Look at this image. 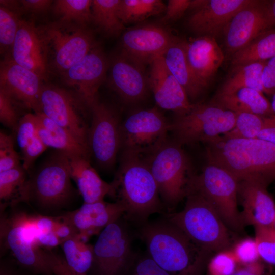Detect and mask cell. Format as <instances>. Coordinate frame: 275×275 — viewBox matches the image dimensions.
I'll list each match as a JSON object with an SVG mask.
<instances>
[{
    "mask_svg": "<svg viewBox=\"0 0 275 275\" xmlns=\"http://www.w3.org/2000/svg\"><path fill=\"white\" fill-rule=\"evenodd\" d=\"M138 235L149 256L171 275H201L210 254L166 218L148 221Z\"/></svg>",
    "mask_w": 275,
    "mask_h": 275,
    "instance_id": "1",
    "label": "cell"
},
{
    "mask_svg": "<svg viewBox=\"0 0 275 275\" xmlns=\"http://www.w3.org/2000/svg\"><path fill=\"white\" fill-rule=\"evenodd\" d=\"M111 197L125 209L126 221L140 226L148 222L150 215L164 211L158 188L144 159L122 154L114 180Z\"/></svg>",
    "mask_w": 275,
    "mask_h": 275,
    "instance_id": "2",
    "label": "cell"
},
{
    "mask_svg": "<svg viewBox=\"0 0 275 275\" xmlns=\"http://www.w3.org/2000/svg\"><path fill=\"white\" fill-rule=\"evenodd\" d=\"M207 162L221 167L238 181L257 178L270 184L275 179V145L256 139H227L206 143Z\"/></svg>",
    "mask_w": 275,
    "mask_h": 275,
    "instance_id": "3",
    "label": "cell"
},
{
    "mask_svg": "<svg viewBox=\"0 0 275 275\" xmlns=\"http://www.w3.org/2000/svg\"><path fill=\"white\" fill-rule=\"evenodd\" d=\"M183 209L166 214V219L191 240L211 253L227 250L231 243L229 228L210 202L200 193L190 189Z\"/></svg>",
    "mask_w": 275,
    "mask_h": 275,
    "instance_id": "4",
    "label": "cell"
},
{
    "mask_svg": "<svg viewBox=\"0 0 275 275\" xmlns=\"http://www.w3.org/2000/svg\"><path fill=\"white\" fill-rule=\"evenodd\" d=\"M71 179L68 156L57 151L28 178L23 202L42 215L60 211L72 198Z\"/></svg>",
    "mask_w": 275,
    "mask_h": 275,
    "instance_id": "5",
    "label": "cell"
},
{
    "mask_svg": "<svg viewBox=\"0 0 275 275\" xmlns=\"http://www.w3.org/2000/svg\"><path fill=\"white\" fill-rule=\"evenodd\" d=\"M181 146L168 139L155 151L143 158L156 181L168 213L186 197L194 176L189 159Z\"/></svg>",
    "mask_w": 275,
    "mask_h": 275,
    "instance_id": "6",
    "label": "cell"
},
{
    "mask_svg": "<svg viewBox=\"0 0 275 275\" xmlns=\"http://www.w3.org/2000/svg\"><path fill=\"white\" fill-rule=\"evenodd\" d=\"M49 69L61 75L81 60L96 45L88 26L60 20L38 27Z\"/></svg>",
    "mask_w": 275,
    "mask_h": 275,
    "instance_id": "7",
    "label": "cell"
},
{
    "mask_svg": "<svg viewBox=\"0 0 275 275\" xmlns=\"http://www.w3.org/2000/svg\"><path fill=\"white\" fill-rule=\"evenodd\" d=\"M239 181L228 171L207 162L194 175L189 189L202 194L213 206L228 228L243 231L244 223L238 209Z\"/></svg>",
    "mask_w": 275,
    "mask_h": 275,
    "instance_id": "8",
    "label": "cell"
},
{
    "mask_svg": "<svg viewBox=\"0 0 275 275\" xmlns=\"http://www.w3.org/2000/svg\"><path fill=\"white\" fill-rule=\"evenodd\" d=\"M237 113L219 106L193 104L187 112L177 114L170 130L180 145L207 143L233 128Z\"/></svg>",
    "mask_w": 275,
    "mask_h": 275,
    "instance_id": "9",
    "label": "cell"
},
{
    "mask_svg": "<svg viewBox=\"0 0 275 275\" xmlns=\"http://www.w3.org/2000/svg\"><path fill=\"white\" fill-rule=\"evenodd\" d=\"M1 254L9 250L15 260L36 275H53L46 250L37 244L34 229L22 212L9 216L1 210Z\"/></svg>",
    "mask_w": 275,
    "mask_h": 275,
    "instance_id": "10",
    "label": "cell"
},
{
    "mask_svg": "<svg viewBox=\"0 0 275 275\" xmlns=\"http://www.w3.org/2000/svg\"><path fill=\"white\" fill-rule=\"evenodd\" d=\"M123 217L106 227L93 245V260L89 275H126L137 253Z\"/></svg>",
    "mask_w": 275,
    "mask_h": 275,
    "instance_id": "11",
    "label": "cell"
},
{
    "mask_svg": "<svg viewBox=\"0 0 275 275\" xmlns=\"http://www.w3.org/2000/svg\"><path fill=\"white\" fill-rule=\"evenodd\" d=\"M170 129L171 124L156 108L134 112L121 123L122 154L146 157L168 140Z\"/></svg>",
    "mask_w": 275,
    "mask_h": 275,
    "instance_id": "12",
    "label": "cell"
},
{
    "mask_svg": "<svg viewBox=\"0 0 275 275\" xmlns=\"http://www.w3.org/2000/svg\"><path fill=\"white\" fill-rule=\"evenodd\" d=\"M88 109L90 111L72 91L44 84L36 113L43 114L65 128L89 149L88 141L89 125L86 120Z\"/></svg>",
    "mask_w": 275,
    "mask_h": 275,
    "instance_id": "13",
    "label": "cell"
},
{
    "mask_svg": "<svg viewBox=\"0 0 275 275\" xmlns=\"http://www.w3.org/2000/svg\"><path fill=\"white\" fill-rule=\"evenodd\" d=\"M90 111L88 141L91 155L101 168L108 169L115 164L121 149V123L116 112L98 99Z\"/></svg>",
    "mask_w": 275,
    "mask_h": 275,
    "instance_id": "14",
    "label": "cell"
},
{
    "mask_svg": "<svg viewBox=\"0 0 275 275\" xmlns=\"http://www.w3.org/2000/svg\"><path fill=\"white\" fill-rule=\"evenodd\" d=\"M253 0H194L189 9L192 12L186 24L198 36L216 39L223 33L233 16Z\"/></svg>",
    "mask_w": 275,
    "mask_h": 275,
    "instance_id": "15",
    "label": "cell"
},
{
    "mask_svg": "<svg viewBox=\"0 0 275 275\" xmlns=\"http://www.w3.org/2000/svg\"><path fill=\"white\" fill-rule=\"evenodd\" d=\"M107 68L106 57L96 44L81 60L61 75L66 85L90 109L97 99L98 90L104 80Z\"/></svg>",
    "mask_w": 275,
    "mask_h": 275,
    "instance_id": "16",
    "label": "cell"
},
{
    "mask_svg": "<svg viewBox=\"0 0 275 275\" xmlns=\"http://www.w3.org/2000/svg\"><path fill=\"white\" fill-rule=\"evenodd\" d=\"M272 27L266 1L253 0L233 16L224 31L227 52L233 55Z\"/></svg>",
    "mask_w": 275,
    "mask_h": 275,
    "instance_id": "17",
    "label": "cell"
},
{
    "mask_svg": "<svg viewBox=\"0 0 275 275\" xmlns=\"http://www.w3.org/2000/svg\"><path fill=\"white\" fill-rule=\"evenodd\" d=\"M175 39L161 26L138 25L123 33L122 52L146 65L155 57L162 56Z\"/></svg>",
    "mask_w": 275,
    "mask_h": 275,
    "instance_id": "18",
    "label": "cell"
},
{
    "mask_svg": "<svg viewBox=\"0 0 275 275\" xmlns=\"http://www.w3.org/2000/svg\"><path fill=\"white\" fill-rule=\"evenodd\" d=\"M124 206L119 202L99 201L84 203L79 208L60 215L61 219L69 225L83 240L99 235L108 225L123 216Z\"/></svg>",
    "mask_w": 275,
    "mask_h": 275,
    "instance_id": "19",
    "label": "cell"
},
{
    "mask_svg": "<svg viewBox=\"0 0 275 275\" xmlns=\"http://www.w3.org/2000/svg\"><path fill=\"white\" fill-rule=\"evenodd\" d=\"M42 81L38 75L17 64L10 56L1 62L0 89L35 113L38 110Z\"/></svg>",
    "mask_w": 275,
    "mask_h": 275,
    "instance_id": "20",
    "label": "cell"
},
{
    "mask_svg": "<svg viewBox=\"0 0 275 275\" xmlns=\"http://www.w3.org/2000/svg\"><path fill=\"white\" fill-rule=\"evenodd\" d=\"M269 184L257 178L239 181L238 196L242 205L241 214L244 225L273 227L275 202L267 190Z\"/></svg>",
    "mask_w": 275,
    "mask_h": 275,
    "instance_id": "21",
    "label": "cell"
},
{
    "mask_svg": "<svg viewBox=\"0 0 275 275\" xmlns=\"http://www.w3.org/2000/svg\"><path fill=\"white\" fill-rule=\"evenodd\" d=\"M10 56L43 80L46 79L50 70L47 52L38 27L33 22L21 19Z\"/></svg>",
    "mask_w": 275,
    "mask_h": 275,
    "instance_id": "22",
    "label": "cell"
},
{
    "mask_svg": "<svg viewBox=\"0 0 275 275\" xmlns=\"http://www.w3.org/2000/svg\"><path fill=\"white\" fill-rule=\"evenodd\" d=\"M149 88L157 105L161 108L174 111L177 114L189 110L191 103L187 94L167 68L162 56L153 59L149 64Z\"/></svg>",
    "mask_w": 275,
    "mask_h": 275,
    "instance_id": "23",
    "label": "cell"
},
{
    "mask_svg": "<svg viewBox=\"0 0 275 275\" xmlns=\"http://www.w3.org/2000/svg\"><path fill=\"white\" fill-rule=\"evenodd\" d=\"M145 66L122 52L113 60L111 84L124 101L137 102L146 97L149 86Z\"/></svg>",
    "mask_w": 275,
    "mask_h": 275,
    "instance_id": "24",
    "label": "cell"
},
{
    "mask_svg": "<svg viewBox=\"0 0 275 275\" xmlns=\"http://www.w3.org/2000/svg\"><path fill=\"white\" fill-rule=\"evenodd\" d=\"M187 59L195 77L205 89L224 60L216 39L198 36L185 41Z\"/></svg>",
    "mask_w": 275,
    "mask_h": 275,
    "instance_id": "25",
    "label": "cell"
},
{
    "mask_svg": "<svg viewBox=\"0 0 275 275\" xmlns=\"http://www.w3.org/2000/svg\"><path fill=\"white\" fill-rule=\"evenodd\" d=\"M68 158L71 179L76 183L84 203L104 200L106 196H111V183L101 179L90 164L89 159L79 156H68Z\"/></svg>",
    "mask_w": 275,
    "mask_h": 275,
    "instance_id": "26",
    "label": "cell"
},
{
    "mask_svg": "<svg viewBox=\"0 0 275 275\" xmlns=\"http://www.w3.org/2000/svg\"><path fill=\"white\" fill-rule=\"evenodd\" d=\"M164 63L185 90L189 100H195L205 90L198 81L188 64L185 41L175 39L162 56Z\"/></svg>",
    "mask_w": 275,
    "mask_h": 275,
    "instance_id": "27",
    "label": "cell"
},
{
    "mask_svg": "<svg viewBox=\"0 0 275 275\" xmlns=\"http://www.w3.org/2000/svg\"><path fill=\"white\" fill-rule=\"evenodd\" d=\"M38 118L37 134L45 146L62 152L68 156L89 159L90 150L69 131L41 113H35Z\"/></svg>",
    "mask_w": 275,
    "mask_h": 275,
    "instance_id": "28",
    "label": "cell"
},
{
    "mask_svg": "<svg viewBox=\"0 0 275 275\" xmlns=\"http://www.w3.org/2000/svg\"><path fill=\"white\" fill-rule=\"evenodd\" d=\"M211 103L236 113L261 116L275 115L270 102L263 93L251 88H241L228 94H216Z\"/></svg>",
    "mask_w": 275,
    "mask_h": 275,
    "instance_id": "29",
    "label": "cell"
},
{
    "mask_svg": "<svg viewBox=\"0 0 275 275\" xmlns=\"http://www.w3.org/2000/svg\"><path fill=\"white\" fill-rule=\"evenodd\" d=\"M266 61H258L233 66L217 94H230L243 88L253 89L264 93L262 77Z\"/></svg>",
    "mask_w": 275,
    "mask_h": 275,
    "instance_id": "30",
    "label": "cell"
},
{
    "mask_svg": "<svg viewBox=\"0 0 275 275\" xmlns=\"http://www.w3.org/2000/svg\"><path fill=\"white\" fill-rule=\"evenodd\" d=\"M60 246L69 270L75 275H89L93 260V245L74 235L63 240Z\"/></svg>",
    "mask_w": 275,
    "mask_h": 275,
    "instance_id": "31",
    "label": "cell"
},
{
    "mask_svg": "<svg viewBox=\"0 0 275 275\" xmlns=\"http://www.w3.org/2000/svg\"><path fill=\"white\" fill-rule=\"evenodd\" d=\"M275 57V30L269 29L232 56V66L267 61Z\"/></svg>",
    "mask_w": 275,
    "mask_h": 275,
    "instance_id": "32",
    "label": "cell"
},
{
    "mask_svg": "<svg viewBox=\"0 0 275 275\" xmlns=\"http://www.w3.org/2000/svg\"><path fill=\"white\" fill-rule=\"evenodd\" d=\"M120 0H93L92 5V23L105 35H119L125 29L118 14Z\"/></svg>",
    "mask_w": 275,
    "mask_h": 275,
    "instance_id": "33",
    "label": "cell"
},
{
    "mask_svg": "<svg viewBox=\"0 0 275 275\" xmlns=\"http://www.w3.org/2000/svg\"><path fill=\"white\" fill-rule=\"evenodd\" d=\"M29 178L22 166L0 172L1 207L23 202Z\"/></svg>",
    "mask_w": 275,
    "mask_h": 275,
    "instance_id": "34",
    "label": "cell"
},
{
    "mask_svg": "<svg viewBox=\"0 0 275 275\" xmlns=\"http://www.w3.org/2000/svg\"><path fill=\"white\" fill-rule=\"evenodd\" d=\"M166 6L160 0H120L118 14L123 24L139 22L159 14Z\"/></svg>",
    "mask_w": 275,
    "mask_h": 275,
    "instance_id": "35",
    "label": "cell"
},
{
    "mask_svg": "<svg viewBox=\"0 0 275 275\" xmlns=\"http://www.w3.org/2000/svg\"><path fill=\"white\" fill-rule=\"evenodd\" d=\"M91 0H57L53 10L59 20L88 26L92 23Z\"/></svg>",
    "mask_w": 275,
    "mask_h": 275,
    "instance_id": "36",
    "label": "cell"
},
{
    "mask_svg": "<svg viewBox=\"0 0 275 275\" xmlns=\"http://www.w3.org/2000/svg\"><path fill=\"white\" fill-rule=\"evenodd\" d=\"M263 117L251 113H237L234 127L222 136L227 139L257 138L263 127Z\"/></svg>",
    "mask_w": 275,
    "mask_h": 275,
    "instance_id": "37",
    "label": "cell"
},
{
    "mask_svg": "<svg viewBox=\"0 0 275 275\" xmlns=\"http://www.w3.org/2000/svg\"><path fill=\"white\" fill-rule=\"evenodd\" d=\"M19 15L3 6H0V47L2 53L11 52L19 27Z\"/></svg>",
    "mask_w": 275,
    "mask_h": 275,
    "instance_id": "38",
    "label": "cell"
},
{
    "mask_svg": "<svg viewBox=\"0 0 275 275\" xmlns=\"http://www.w3.org/2000/svg\"><path fill=\"white\" fill-rule=\"evenodd\" d=\"M254 227L260 258L268 264L275 265V229L267 226Z\"/></svg>",
    "mask_w": 275,
    "mask_h": 275,
    "instance_id": "39",
    "label": "cell"
},
{
    "mask_svg": "<svg viewBox=\"0 0 275 275\" xmlns=\"http://www.w3.org/2000/svg\"><path fill=\"white\" fill-rule=\"evenodd\" d=\"M238 264L232 250L221 251L208 262L209 275H233Z\"/></svg>",
    "mask_w": 275,
    "mask_h": 275,
    "instance_id": "40",
    "label": "cell"
},
{
    "mask_svg": "<svg viewBox=\"0 0 275 275\" xmlns=\"http://www.w3.org/2000/svg\"><path fill=\"white\" fill-rule=\"evenodd\" d=\"M15 99L0 89V121L6 127L16 131L19 120L17 110L19 104Z\"/></svg>",
    "mask_w": 275,
    "mask_h": 275,
    "instance_id": "41",
    "label": "cell"
},
{
    "mask_svg": "<svg viewBox=\"0 0 275 275\" xmlns=\"http://www.w3.org/2000/svg\"><path fill=\"white\" fill-rule=\"evenodd\" d=\"M20 158L15 151L11 135L0 132V172L20 166Z\"/></svg>",
    "mask_w": 275,
    "mask_h": 275,
    "instance_id": "42",
    "label": "cell"
},
{
    "mask_svg": "<svg viewBox=\"0 0 275 275\" xmlns=\"http://www.w3.org/2000/svg\"><path fill=\"white\" fill-rule=\"evenodd\" d=\"M38 118L35 114L23 115L16 129L17 142L22 150L37 135Z\"/></svg>",
    "mask_w": 275,
    "mask_h": 275,
    "instance_id": "43",
    "label": "cell"
},
{
    "mask_svg": "<svg viewBox=\"0 0 275 275\" xmlns=\"http://www.w3.org/2000/svg\"><path fill=\"white\" fill-rule=\"evenodd\" d=\"M238 264L244 265L260 259L255 238H246L239 241L231 250Z\"/></svg>",
    "mask_w": 275,
    "mask_h": 275,
    "instance_id": "44",
    "label": "cell"
},
{
    "mask_svg": "<svg viewBox=\"0 0 275 275\" xmlns=\"http://www.w3.org/2000/svg\"><path fill=\"white\" fill-rule=\"evenodd\" d=\"M132 268L138 275H171L147 253H137Z\"/></svg>",
    "mask_w": 275,
    "mask_h": 275,
    "instance_id": "45",
    "label": "cell"
},
{
    "mask_svg": "<svg viewBox=\"0 0 275 275\" xmlns=\"http://www.w3.org/2000/svg\"><path fill=\"white\" fill-rule=\"evenodd\" d=\"M38 134L23 149L22 160L23 168L27 171L36 159L47 149Z\"/></svg>",
    "mask_w": 275,
    "mask_h": 275,
    "instance_id": "46",
    "label": "cell"
},
{
    "mask_svg": "<svg viewBox=\"0 0 275 275\" xmlns=\"http://www.w3.org/2000/svg\"><path fill=\"white\" fill-rule=\"evenodd\" d=\"M189 0H169L166 7L165 14L161 22L167 24L180 18L186 11L189 9Z\"/></svg>",
    "mask_w": 275,
    "mask_h": 275,
    "instance_id": "47",
    "label": "cell"
},
{
    "mask_svg": "<svg viewBox=\"0 0 275 275\" xmlns=\"http://www.w3.org/2000/svg\"><path fill=\"white\" fill-rule=\"evenodd\" d=\"M262 78L264 93L272 95L275 93V57L266 61Z\"/></svg>",
    "mask_w": 275,
    "mask_h": 275,
    "instance_id": "48",
    "label": "cell"
},
{
    "mask_svg": "<svg viewBox=\"0 0 275 275\" xmlns=\"http://www.w3.org/2000/svg\"><path fill=\"white\" fill-rule=\"evenodd\" d=\"M0 275H36L21 266L15 259L3 258L0 260Z\"/></svg>",
    "mask_w": 275,
    "mask_h": 275,
    "instance_id": "49",
    "label": "cell"
},
{
    "mask_svg": "<svg viewBox=\"0 0 275 275\" xmlns=\"http://www.w3.org/2000/svg\"><path fill=\"white\" fill-rule=\"evenodd\" d=\"M50 0H21L19 1L21 12L41 14L46 12L52 4Z\"/></svg>",
    "mask_w": 275,
    "mask_h": 275,
    "instance_id": "50",
    "label": "cell"
},
{
    "mask_svg": "<svg viewBox=\"0 0 275 275\" xmlns=\"http://www.w3.org/2000/svg\"><path fill=\"white\" fill-rule=\"evenodd\" d=\"M257 138L275 145V115L263 117V124Z\"/></svg>",
    "mask_w": 275,
    "mask_h": 275,
    "instance_id": "51",
    "label": "cell"
},
{
    "mask_svg": "<svg viewBox=\"0 0 275 275\" xmlns=\"http://www.w3.org/2000/svg\"><path fill=\"white\" fill-rule=\"evenodd\" d=\"M37 244L47 248H51L60 245L62 240L54 232H41L35 233Z\"/></svg>",
    "mask_w": 275,
    "mask_h": 275,
    "instance_id": "52",
    "label": "cell"
},
{
    "mask_svg": "<svg viewBox=\"0 0 275 275\" xmlns=\"http://www.w3.org/2000/svg\"><path fill=\"white\" fill-rule=\"evenodd\" d=\"M265 266L259 261L238 267L233 275H265Z\"/></svg>",
    "mask_w": 275,
    "mask_h": 275,
    "instance_id": "53",
    "label": "cell"
},
{
    "mask_svg": "<svg viewBox=\"0 0 275 275\" xmlns=\"http://www.w3.org/2000/svg\"><path fill=\"white\" fill-rule=\"evenodd\" d=\"M266 6L272 26H275V0L266 2Z\"/></svg>",
    "mask_w": 275,
    "mask_h": 275,
    "instance_id": "54",
    "label": "cell"
},
{
    "mask_svg": "<svg viewBox=\"0 0 275 275\" xmlns=\"http://www.w3.org/2000/svg\"><path fill=\"white\" fill-rule=\"evenodd\" d=\"M270 103L273 111L275 114V93L272 95V99Z\"/></svg>",
    "mask_w": 275,
    "mask_h": 275,
    "instance_id": "55",
    "label": "cell"
},
{
    "mask_svg": "<svg viewBox=\"0 0 275 275\" xmlns=\"http://www.w3.org/2000/svg\"><path fill=\"white\" fill-rule=\"evenodd\" d=\"M273 227L275 229V219H274V223H273Z\"/></svg>",
    "mask_w": 275,
    "mask_h": 275,
    "instance_id": "56",
    "label": "cell"
}]
</instances>
